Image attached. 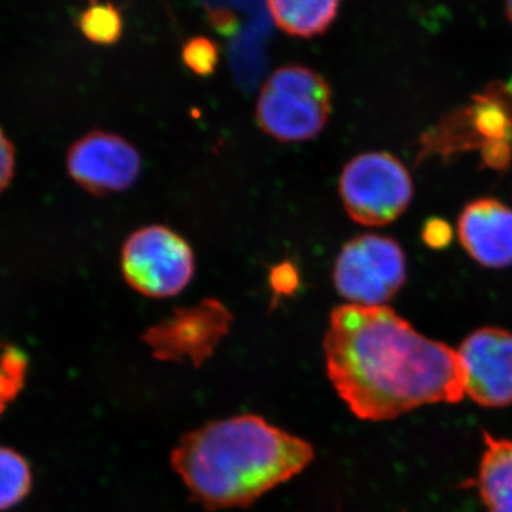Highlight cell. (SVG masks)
Returning a JSON list of instances; mask_svg holds the SVG:
<instances>
[{
  "label": "cell",
  "instance_id": "6da1fadb",
  "mask_svg": "<svg viewBox=\"0 0 512 512\" xmlns=\"http://www.w3.org/2000/svg\"><path fill=\"white\" fill-rule=\"evenodd\" d=\"M323 350L330 382L359 419L393 420L464 397L457 350L387 306L333 309Z\"/></svg>",
  "mask_w": 512,
  "mask_h": 512
},
{
  "label": "cell",
  "instance_id": "7a4b0ae2",
  "mask_svg": "<svg viewBox=\"0 0 512 512\" xmlns=\"http://www.w3.org/2000/svg\"><path fill=\"white\" fill-rule=\"evenodd\" d=\"M311 444L254 414L212 421L185 434L171 466L207 510L244 508L311 464Z\"/></svg>",
  "mask_w": 512,
  "mask_h": 512
},
{
  "label": "cell",
  "instance_id": "3957f363",
  "mask_svg": "<svg viewBox=\"0 0 512 512\" xmlns=\"http://www.w3.org/2000/svg\"><path fill=\"white\" fill-rule=\"evenodd\" d=\"M255 113L266 136L282 143L312 140L328 124L332 90L315 70L289 64L266 80Z\"/></svg>",
  "mask_w": 512,
  "mask_h": 512
},
{
  "label": "cell",
  "instance_id": "277c9868",
  "mask_svg": "<svg viewBox=\"0 0 512 512\" xmlns=\"http://www.w3.org/2000/svg\"><path fill=\"white\" fill-rule=\"evenodd\" d=\"M339 194L353 221L366 227H383L409 208L413 181L399 158L384 151H370L345 165Z\"/></svg>",
  "mask_w": 512,
  "mask_h": 512
},
{
  "label": "cell",
  "instance_id": "5b68a950",
  "mask_svg": "<svg viewBox=\"0 0 512 512\" xmlns=\"http://www.w3.org/2000/svg\"><path fill=\"white\" fill-rule=\"evenodd\" d=\"M121 271L127 284L140 295L173 298L194 278V251L174 229L150 225L133 232L124 242Z\"/></svg>",
  "mask_w": 512,
  "mask_h": 512
},
{
  "label": "cell",
  "instance_id": "8992f818",
  "mask_svg": "<svg viewBox=\"0 0 512 512\" xmlns=\"http://www.w3.org/2000/svg\"><path fill=\"white\" fill-rule=\"evenodd\" d=\"M406 276L402 247L377 234L350 239L333 265V285L350 305L384 306L403 288Z\"/></svg>",
  "mask_w": 512,
  "mask_h": 512
},
{
  "label": "cell",
  "instance_id": "52a82bcc",
  "mask_svg": "<svg viewBox=\"0 0 512 512\" xmlns=\"http://www.w3.org/2000/svg\"><path fill=\"white\" fill-rule=\"evenodd\" d=\"M234 316L218 299H202L197 305L175 309L151 326L143 339L158 360H190L200 366L228 335Z\"/></svg>",
  "mask_w": 512,
  "mask_h": 512
},
{
  "label": "cell",
  "instance_id": "ba28073f",
  "mask_svg": "<svg viewBox=\"0 0 512 512\" xmlns=\"http://www.w3.org/2000/svg\"><path fill=\"white\" fill-rule=\"evenodd\" d=\"M464 396L490 409L512 404V333L483 328L457 350Z\"/></svg>",
  "mask_w": 512,
  "mask_h": 512
},
{
  "label": "cell",
  "instance_id": "9c48e42d",
  "mask_svg": "<svg viewBox=\"0 0 512 512\" xmlns=\"http://www.w3.org/2000/svg\"><path fill=\"white\" fill-rule=\"evenodd\" d=\"M141 167L137 148L107 131H93L80 138L67 156L70 177L94 195L128 190L140 177Z\"/></svg>",
  "mask_w": 512,
  "mask_h": 512
},
{
  "label": "cell",
  "instance_id": "30bf717a",
  "mask_svg": "<svg viewBox=\"0 0 512 512\" xmlns=\"http://www.w3.org/2000/svg\"><path fill=\"white\" fill-rule=\"evenodd\" d=\"M458 237L468 255L487 268L512 265V210L494 198L470 202L458 220Z\"/></svg>",
  "mask_w": 512,
  "mask_h": 512
},
{
  "label": "cell",
  "instance_id": "8fae6325",
  "mask_svg": "<svg viewBox=\"0 0 512 512\" xmlns=\"http://www.w3.org/2000/svg\"><path fill=\"white\" fill-rule=\"evenodd\" d=\"M457 120L470 130L467 147L470 143L483 148L488 164L503 167L512 150V82L491 84ZM457 128L466 133L464 128Z\"/></svg>",
  "mask_w": 512,
  "mask_h": 512
},
{
  "label": "cell",
  "instance_id": "7c38bea8",
  "mask_svg": "<svg viewBox=\"0 0 512 512\" xmlns=\"http://www.w3.org/2000/svg\"><path fill=\"white\" fill-rule=\"evenodd\" d=\"M478 491L488 512H512V440L484 436Z\"/></svg>",
  "mask_w": 512,
  "mask_h": 512
},
{
  "label": "cell",
  "instance_id": "4fadbf2b",
  "mask_svg": "<svg viewBox=\"0 0 512 512\" xmlns=\"http://www.w3.org/2000/svg\"><path fill=\"white\" fill-rule=\"evenodd\" d=\"M342 0H266L276 25L291 36L322 35L332 25Z\"/></svg>",
  "mask_w": 512,
  "mask_h": 512
},
{
  "label": "cell",
  "instance_id": "5bb4252c",
  "mask_svg": "<svg viewBox=\"0 0 512 512\" xmlns=\"http://www.w3.org/2000/svg\"><path fill=\"white\" fill-rule=\"evenodd\" d=\"M28 463L15 451L0 448V510H8L28 494L30 488Z\"/></svg>",
  "mask_w": 512,
  "mask_h": 512
},
{
  "label": "cell",
  "instance_id": "9a60e30c",
  "mask_svg": "<svg viewBox=\"0 0 512 512\" xmlns=\"http://www.w3.org/2000/svg\"><path fill=\"white\" fill-rule=\"evenodd\" d=\"M83 35L97 45L109 46L123 35V19L110 3H93L80 18Z\"/></svg>",
  "mask_w": 512,
  "mask_h": 512
},
{
  "label": "cell",
  "instance_id": "2e32d148",
  "mask_svg": "<svg viewBox=\"0 0 512 512\" xmlns=\"http://www.w3.org/2000/svg\"><path fill=\"white\" fill-rule=\"evenodd\" d=\"M26 360L22 352L0 346V414L16 396L25 379Z\"/></svg>",
  "mask_w": 512,
  "mask_h": 512
},
{
  "label": "cell",
  "instance_id": "e0dca14e",
  "mask_svg": "<svg viewBox=\"0 0 512 512\" xmlns=\"http://www.w3.org/2000/svg\"><path fill=\"white\" fill-rule=\"evenodd\" d=\"M185 66L197 76L208 77L215 72L220 60L218 47L207 37H194L188 40L183 49Z\"/></svg>",
  "mask_w": 512,
  "mask_h": 512
},
{
  "label": "cell",
  "instance_id": "ac0fdd59",
  "mask_svg": "<svg viewBox=\"0 0 512 512\" xmlns=\"http://www.w3.org/2000/svg\"><path fill=\"white\" fill-rule=\"evenodd\" d=\"M268 282L275 299L292 296L301 286V272L293 262L282 261L272 266Z\"/></svg>",
  "mask_w": 512,
  "mask_h": 512
},
{
  "label": "cell",
  "instance_id": "d6986e66",
  "mask_svg": "<svg viewBox=\"0 0 512 512\" xmlns=\"http://www.w3.org/2000/svg\"><path fill=\"white\" fill-rule=\"evenodd\" d=\"M423 239L430 248L443 249L453 239V229L440 218H431L423 228Z\"/></svg>",
  "mask_w": 512,
  "mask_h": 512
},
{
  "label": "cell",
  "instance_id": "ffe728a7",
  "mask_svg": "<svg viewBox=\"0 0 512 512\" xmlns=\"http://www.w3.org/2000/svg\"><path fill=\"white\" fill-rule=\"evenodd\" d=\"M15 171V150L0 130V191L8 187Z\"/></svg>",
  "mask_w": 512,
  "mask_h": 512
},
{
  "label": "cell",
  "instance_id": "44dd1931",
  "mask_svg": "<svg viewBox=\"0 0 512 512\" xmlns=\"http://www.w3.org/2000/svg\"><path fill=\"white\" fill-rule=\"evenodd\" d=\"M505 12L512 23V0H505Z\"/></svg>",
  "mask_w": 512,
  "mask_h": 512
}]
</instances>
